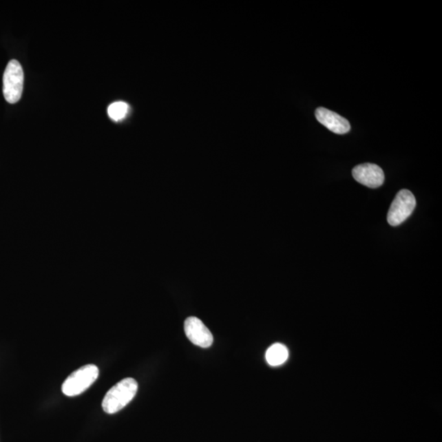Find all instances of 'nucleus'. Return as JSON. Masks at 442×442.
Here are the masks:
<instances>
[{
  "mask_svg": "<svg viewBox=\"0 0 442 442\" xmlns=\"http://www.w3.org/2000/svg\"><path fill=\"white\" fill-rule=\"evenodd\" d=\"M416 207L414 194L410 190L398 192L389 208L388 221L392 227H398L410 218Z\"/></svg>",
  "mask_w": 442,
  "mask_h": 442,
  "instance_id": "4",
  "label": "nucleus"
},
{
  "mask_svg": "<svg viewBox=\"0 0 442 442\" xmlns=\"http://www.w3.org/2000/svg\"><path fill=\"white\" fill-rule=\"evenodd\" d=\"M185 332L189 340L202 348H209L213 344L211 331L197 317H189L185 322Z\"/></svg>",
  "mask_w": 442,
  "mask_h": 442,
  "instance_id": "6",
  "label": "nucleus"
},
{
  "mask_svg": "<svg viewBox=\"0 0 442 442\" xmlns=\"http://www.w3.org/2000/svg\"><path fill=\"white\" fill-rule=\"evenodd\" d=\"M138 383L131 378L125 379L116 383L104 397L102 406L107 414H115L123 410L136 397Z\"/></svg>",
  "mask_w": 442,
  "mask_h": 442,
  "instance_id": "1",
  "label": "nucleus"
},
{
  "mask_svg": "<svg viewBox=\"0 0 442 442\" xmlns=\"http://www.w3.org/2000/svg\"><path fill=\"white\" fill-rule=\"evenodd\" d=\"M316 119L329 131L337 134H344L350 131L349 121L336 112L324 107H318L315 111Z\"/></svg>",
  "mask_w": 442,
  "mask_h": 442,
  "instance_id": "7",
  "label": "nucleus"
},
{
  "mask_svg": "<svg viewBox=\"0 0 442 442\" xmlns=\"http://www.w3.org/2000/svg\"><path fill=\"white\" fill-rule=\"evenodd\" d=\"M352 176L358 183L371 189L380 187L385 180L383 169L372 163H365L355 167Z\"/></svg>",
  "mask_w": 442,
  "mask_h": 442,
  "instance_id": "5",
  "label": "nucleus"
},
{
  "mask_svg": "<svg viewBox=\"0 0 442 442\" xmlns=\"http://www.w3.org/2000/svg\"><path fill=\"white\" fill-rule=\"evenodd\" d=\"M288 358V350L281 344H275L270 346L266 354V361L271 366L283 365Z\"/></svg>",
  "mask_w": 442,
  "mask_h": 442,
  "instance_id": "8",
  "label": "nucleus"
},
{
  "mask_svg": "<svg viewBox=\"0 0 442 442\" xmlns=\"http://www.w3.org/2000/svg\"><path fill=\"white\" fill-rule=\"evenodd\" d=\"M98 368L94 365H87L73 372L65 380L62 391L67 397H76L83 393L98 379Z\"/></svg>",
  "mask_w": 442,
  "mask_h": 442,
  "instance_id": "3",
  "label": "nucleus"
},
{
  "mask_svg": "<svg viewBox=\"0 0 442 442\" xmlns=\"http://www.w3.org/2000/svg\"><path fill=\"white\" fill-rule=\"evenodd\" d=\"M129 105L125 102H116L107 107V114L112 120L119 121L127 116Z\"/></svg>",
  "mask_w": 442,
  "mask_h": 442,
  "instance_id": "9",
  "label": "nucleus"
},
{
  "mask_svg": "<svg viewBox=\"0 0 442 442\" xmlns=\"http://www.w3.org/2000/svg\"><path fill=\"white\" fill-rule=\"evenodd\" d=\"M23 85V69L19 61L11 60L7 65L3 78V93L8 103L14 104L20 101Z\"/></svg>",
  "mask_w": 442,
  "mask_h": 442,
  "instance_id": "2",
  "label": "nucleus"
}]
</instances>
